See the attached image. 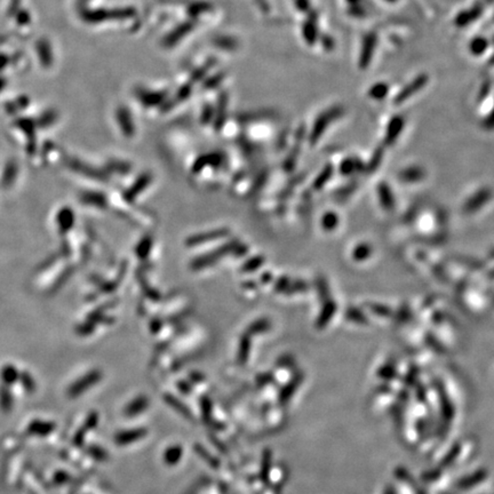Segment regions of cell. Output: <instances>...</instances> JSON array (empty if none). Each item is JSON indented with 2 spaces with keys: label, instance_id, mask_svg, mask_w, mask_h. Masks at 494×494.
<instances>
[{
  "label": "cell",
  "instance_id": "1",
  "mask_svg": "<svg viewBox=\"0 0 494 494\" xmlns=\"http://www.w3.org/2000/svg\"><path fill=\"white\" fill-rule=\"evenodd\" d=\"M238 243H239V241H237V240L228 241V243H226L225 245L221 246L220 249L213 251V252H211V253L205 254L203 256H199V258L195 259L193 262H191V265H190L191 269L200 270V269L209 267V265H212L215 262H217V261L222 259L225 255L232 253L234 250L236 249V246L238 245Z\"/></svg>",
  "mask_w": 494,
  "mask_h": 494
},
{
  "label": "cell",
  "instance_id": "2",
  "mask_svg": "<svg viewBox=\"0 0 494 494\" xmlns=\"http://www.w3.org/2000/svg\"><path fill=\"white\" fill-rule=\"evenodd\" d=\"M102 379V372L99 370H93L91 372L86 373L85 375L79 377V379L73 382V383L68 388V396L70 398H78L81 396L85 391L91 389L96 383H99Z\"/></svg>",
  "mask_w": 494,
  "mask_h": 494
},
{
  "label": "cell",
  "instance_id": "3",
  "mask_svg": "<svg viewBox=\"0 0 494 494\" xmlns=\"http://www.w3.org/2000/svg\"><path fill=\"white\" fill-rule=\"evenodd\" d=\"M148 435V430L144 428H136V429L119 431L115 435L114 441L119 446H125L133 444V443L142 440Z\"/></svg>",
  "mask_w": 494,
  "mask_h": 494
},
{
  "label": "cell",
  "instance_id": "4",
  "mask_svg": "<svg viewBox=\"0 0 494 494\" xmlns=\"http://www.w3.org/2000/svg\"><path fill=\"white\" fill-rule=\"evenodd\" d=\"M229 235V231L227 229H217V230H212L207 232H203V234H198L195 236L189 237L188 239L185 240L186 246H197L200 244L207 243V241L216 240L218 238H223V237H227Z\"/></svg>",
  "mask_w": 494,
  "mask_h": 494
},
{
  "label": "cell",
  "instance_id": "5",
  "mask_svg": "<svg viewBox=\"0 0 494 494\" xmlns=\"http://www.w3.org/2000/svg\"><path fill=\"white\" fill-rule=\"evenodd\" d=\"M151 181H152V175L150 173H143L142 175H140L139 179L134 182V184L124 194V198L126 202L128 203L134 202V199L138 197L142 190L146 189L147 186L150 184Z\"/></svg>",
  "mask_w": 494,
  "mask_h": 494
},
{
  "label": "cell",
  "instance_id": "6",
  "mask_svg": "<svg viewBox=\"0 0 494 494\" xmlns=\"http://www.w3.org/2000/svg\"><path fill=\"white\" fill-rule=\"evenodd\" d=\"M55 423L45 420H32L26 427V432L32 436L45 437L48 436L55 430Z\"/></svg>",
  "mask_w": 494,
  "mask_h": 494
},
{
  "label": "cell",
  "instance_id": "7",
  "mask_svg": "<svg viewBox=\"0 0 494 494\" xmlns=\"http://www.w3.org/2000/svg\"><path fill=\"white\" fill-rule=\"evenodd\" d=\"M149 407V398L147 396H139V397L134 398L132 402L126 405V407L124 408V416L128 418L136 417L139 414H141L143 411Z\"/></svg>",
  "mask_w": 494,
  "mask_h": 494
},
{
  "label": "cell",
  "instance_id": "8",
  "mask_svg": "<svg viewBox=\"0 0 494 494\" xmlns=\"http://www.w3.org/2000/svg\"><path fill=\"white\" fill-rule=\"evenodd\" d=\"M491 197H492L491 190L488 189L481 190L477 195H475L474 197L469 200L467 205H465L464 212H468V213L475 212V209H478L479 207H482L484 204L487 203V200Z\"/></svg>",
  "mask_w": 494,
  "mask_h": 494
},
{
  "label": "cell",
  "instance_id": "9",
  "mask_svg": "<svg viewBox=\"0 0 494 494\" xmlns=\"http://www.w3.org/2000/svg\"><path fill=\"white\" fill-rule=\"evenodd\" d=\"M162 398H164L165 403L169 405L170 407L175 409V411L178 412L179 414H181V416L184 417L185 419H188V420H194V416L191 414L190 409L186 407L185 405L182 402H181L179 398H176L175 396L171 395V394H165Z\"/></svg>",
  "mask_w": 494,
  "mask_h": 494
},
{
  "label": "cell",
  "instance_id": "10",
  "mask_svg": "<svg viewBox=\"0 0 494 494\" xmlns=\"http://www.w3.org/2000/svg\"><path fill=\"white\" fill-rule=\"evenodd\" d=\"M182 455H183L182 446L172 445L165 450L164 454H162V459H164V462L167 465H175L180 462L181 459H182Z\"/></svg>",
  "mask_w": 494,
  "mask_h": 494
},
{
  "label": "cell",
  "instance_id": "11",
  "mask_svg": "<svg viewBox=\"0 0 494 494\" xmlns=\"http://www.w3.org/2000/svg\"><path fill=\"white\" fill-rule=\"evenodd\" d=\"M0 377H2L3 385L11 387L13 385H15L16 382H18V377H20V372L17 371V369L12 364L5 365L2 371H0Z\"/></svg>",
  "mask_w": 494,
  "mask_h": 494
},
{
  "label": "cell",
  "instance_id": "12",
  "mask_svg": "<svg viewBox=\"0 0 494 494\" xmlns=\"http://www.w3.org/2000/svg\"><path fill=\"white\" fill-rule=\"evenodd\" d=\"M14 406L13 394L9 387L3 385L0 387V409L4 413H9Z\"/></svg>",
  "mask_w": 494,
  "mask_h": 494
},
{
  "label": "cell",
  "instance_id": "13",
  "mask_svg": "<svg viewBox=\"0 0 494 494\" xmlns=\"http://www.w3.org/2000/svg\"><path fill=\"white\" fill-rule=\"evenodd\" d=\"M251 351V335L247 333L241 335L240 341H239V349H238V357H237V361H238L239 365H245L247 361H249Z\"/></svg>",
  "mask_w": 494,
  "mask_h": 494
},
{
  "label": "cell",
  "instance_id": "14",
  "mask_svg": "<svg viewBox=\"0 0 494 494\" xmlns=\"http://www.w3.org/2000/svg\"><path fill=\"white\" fill-rule=\"evenodd\" d=\"M335 310H337V305H335L332 300L325 302L323 310H321L318 319H317V326H318V327H323V326L327 324L330 319L332 318L333 315L335 314Z\"/></svg>",
  "mask_w": 494,
  "mask_h": 494
},
{
  "label": "cell",
  "instance_id": "15",
  "mask_svg": "<svg viewBox=\"0 0 494 494\" xmlns=\"http://www.w3.org/2000/svg\"><path fill=\"white\" fill-rule=\"evenodd\" d=\"M58 218H59L60 229H61L62 232L69 231L70 228L72 227L73 222H74V215H73V213L71 212V209H70V208L62 209V211L60 212Z\"/></svg>",
  "mask_w": 494,
  "mask_h": 494
},
{
  "label": "cell",
  "instance_id": "16",
  "mask_svg": "<svg viewBox=\"0 0 494 494\" xmlns=\"http://www.w3.org/2000/svg\"><path fill=\"white\" fill-rule=\"evenodd\" d=\"M379 197L383 207L389 209V211L395 206V199L393 197V194H391L390 188L386 183H382L379 186Z\"/></svg>",
  "mask_w": 494,
  "mask_h": 494
},
{
  "label": "cell",
  "instance_id": "17",
  "mask_svg": "<svg viewBox=\"0 0 494 494\" xmlns=\"http://www.w3.org/2000/svg\"><path fill=\"white\" fill-rule=\"evenodd\" d=\"M94 205V206L105 207L106 206V198L102 194L97 193H85L81 195V203Z\"/></svg>",
  "mask_w": 494,
  "mask_h": 494
},
{
  "label": "cell",
  "instance_id": "18",
  "mask_svg": "<svg viewBox=\"0 0 494 494\" xmlns=\"http://www.w3.org/2000/svg\"><path fill=\"white\" fill-rule=\"evenodd\" d=\"M270 465H271V451L267 449L263 451L262 461H261V472H260L261 479H262L264 483H267L269 481V474H270V469H271Z\"/></svg>",
  "mask_w": 494,
  "mask_h": 494
},
{
  "label": "cell",
  "instance_id": "19",
  "mask_svg": "<svg viewBox=\"0 0 494 494\" xmlns=\"http://www.w3.org/2000/svg\"><path fill=\"white\" fill-rule=\"evenodd\" d=\"M300 380H301V375H297L286 387H284L283 390L281 391V395H279V400H281L282 404L286 403L287 400L291 398V396L297 388V386H299Z\"/></svg>",
  "mask_w": 494,
  "mask_h": 494
},
{
  "label": "cell",
  "instance_id": "20",
  "mask_svg": "<svg viewBox=\"0 0 494 494\" xmlns=\"http://www.w3.org/2000/svg\"><path fill=\"white\" fill-rule=\"evenodd\" d=\"M270 327H271V323H270L268 319H259V320H255L254 323H252L250 325V327L247 328L246 333L249 335L264 333L267 332V331H269Z\"/></svg>",
  "mask_w": 494,
  "mask_h": 494
},
{
  "label": "cell",
  "instance_id": "21",
  "mask_svg": "<svg viewBox=\"0 0 494 494\" xmlns=\"http://www.w3.org/2000/svg\"><path fill=\"white\" fill-rule=\"evenodd\" d=\"M18 381L22 386V388L24 389L26 394H34L37 388L36 381L34 377L31 376L30 373L28 372H22L20 373V377H18Z\"/></svg>",
  "mask_w": 494,
  "mask_h": 494
},
{
  "label": "cell",
  "instance_id": "22",
  "mask_svg": "<svg viewBox=\"0 0 494 494\" xmlns=\"http://www.w3.org/2000/svg\"><path fill=\"white\" fill-rule=\"evenodd\" d=\"M152 247V238L150 236L143 237L136 247V254L140 259H146Z\"/></svg>",
  "mask_w": 494,
  "mask_h": 494
},
{
  "label": "cell",
  "instance_id": "23",
  "mask_svg": "<svg viewBox=\"0 0 494 494\" xmlns=\"http://www.w3.org/2000/svg\"><path fill=\"white\" fill-rule=\"evenodd\" d=\"M195 450H196V452H197V454L200 456V458L204 459L205 462H207L213 468H215V469L218 468L220 462H218V461L215 458H214L212 454H209V452L207 450H205V447L200 446V445H196Z\"/></svg>",
  "mask_w": 494,
  "mask_h": 494
},
{
  "label": "cell",
  "instance_id": "24",
  "mask_svg": "<svg viewBox=\"0 0 494 494\" xmlns=\"http://www.w3.org/2000/svg\"><path fill=\"white\" fill-rule=\"evenodd\" d=\"M263 262H264V258H262V256H254V258L246 261L243 267H241V271L243 272L254 271V270L259 269L261 265L263 264Z\"/></svg>",
  "mask_w": 494,
  "mask_h": 494
},
{
  "label": "cell",
  "instance_id": "25",
  "mask_svg": "<svg viewBox=\"0 0 494 494\" xmlns=\"http://www.w3.org/2000/svg\"><path fill=\"white\" fill-rule=\"evenodd\" d=\"M87 453L90 454L93 459H95L97 461H101V462H103V461L108 460V453H106V451L102 449V447L97 446V445H92V446L88 447Z\"/></svg>",
  "mask_w": 494,
  "mask_h": 494
},
{
  "label": "cell",
  "instance_id": "26",
  "mask_svg": "<svg viewBox=\"0 0 494 494\" xmlns=\"http://www.w3.org/2000/svg\"><path fill=\"white\" fill-rule=\"evenodd\" d=\"M200 407H202L203 411V418L205 422H209L212 418V402L207 396H204V397L200 399Z\"/></svg>",
  "mask_w": 494,
  "mask_h": 494
},
{
  "label": "cell",
  "instance_id": "27",
  "mask_svg": "<svg viewBox=\"0 0 494 494\" xmlns=\"http://www.w3.org/2000/svg\"><path fill=\"white\" fill-rule=\"evenodd\" d=\"M332 173H333V170H332V167L331 166H327L326 169L321 172V174L318 176V178L316 179L315 181V184H314V188L315 189H320V188H323L324 184L327 182V181L331 179V176H332Z\"/></svg>",
  "mask_w": 494,
  "mask_h": 494
},
{
  "label": "cell",
  "instance_id": "28",
  "mask_svg": "<svg viewBox=\"0 0 494 494\" xmlns=\"http://www.w3.org/2000/svg\"><path fill=\"white\" fill-rule=\"evenodd\" d=\"M422 171H420L419 169H411V170H408V171H405L404 173L400 175V178H402L404 181H407V182H413V181H418V180H420L422 179Z\"/></svg>",
  "mask_w": 494,
  "mask_h": 494
},
{
  "label": "cell",
  "instance_id": "29",
  "mask_svg": "<svg viewBox=\"0 0 494 494\" xmlns=\"http://www.w3.org/2000/svg\"><path fill=\"white\" fill-rule=\"evenodd\" d=\"M97 423H99V414H97L95 411H93L86 417L83 427L85 428L87 431H90L94 429V428L97 426Z\"/></svg>",
  "mask_w": 494,
  "mask_h": 494
},
{
  "label": "cell",
  "instance_id": "30",
  "mask_svg": "<svg viewBox=\"0 0 494 494\" xmlns=\"http://www.w3.org/2000/svg\"><path fill=\"white\" fill-rule=\"evenodd\" d=\"M87 432L88 431L84 427L79 428V429L76 431V433H74L73 438H72V444L76 447H81L84 445V443H85V438H86Z\"/></svg>",
  "mask_w": 494,
  "mask_h": 494
},
{
  "label": "cell",
  "instance_id": "31",
  "mask_svg": "<svg viewBox=\"0 0 494 494\" xmlns=\"http://www.w3.org/2000/svg\"><path fill=\"white\" fill-rule=\"evenodd\" d=\"M371 252H372L371 246H369V245H361V246L357 247V249L355 250V252H353V258H355L356 260L366 259L367 256H369L371 254Z\"/></svg>",
  "mask_w": 494,
  "mask_h": 494
},
{
  "label": "cell",
  "instance_id": "32",
  "mask_svg": "<svg viewBox=\"0 0 494 494\" xmlns=\"http://www.w3.org/2000/svg\"><path fill=\"white\" fill-rule=\"evenodd\" d=\"M338 225V217L333 213L326 214L323 218V227L326 230H332Z\"/></svg>",
  "mask_w": 494,
  "mask_h": 494
},
{
  "label": "cell",
  "instance_id": "33",
  "mask_svg": "<svg viewBox=\"0 0 494 494\" xmlns=\"http://www.w3.org/2000/svg\"><path fill=\"white\" fill-rule=\"evenodd\" d=\"M291 282L292 281L288 277H285V276L281 277L276 282V284H275V291L277 293H285L287 291L288 286H290Z\"/></svg>",
  "mask_w": 494,
  "mask_h": 494
},
{
  "label": "cell",
  "instance_id": "34",
  "mask_svg": "<svg viewBox=\"0 0 494 494\" xmlns=\"http://www.w3.org/2000/svg\"><path fill=\"white\" fill-rule=\"evenodd\" d=\"M347 317L350 318L351 320L358 321V323H365L366 317L364 316L362 311L356 310V309H349L347 310Z\"/></svg>",
  "mask_w": 494,
  "mask_h": 494
},
{
  "label": "cell",
  "instance_id": "35",
  "mask_svg": "<svg viewBox=\"0 0 494 494\" xmlns=\"http://www.w3.org/2000/svg\"><path fill=\"white\" fill-rule=\"evenodd\" d=\"M70 475L65 472H58L54 475V483L57 485H63L67 482H69Z\"/></svg>",
  "mask_w": 494,
  "mask_h": 494
},
{
  "label": "cell",
  "instance_id": "36",
  "mask_svg": "<svg viewBox=\"0 0 494 494\" xmlns=\"http://www.w3.org/2000/svg\"><path fill=\"white\" fill-rule=\"evenodd\" d=\"M370 308L372 309L373 312H374V314H377V315H381V316H389L390 315V309L387 308V307H385V306L371 305Z\"/></svg>",
  "mask_w": 494,
  "mask_h": 494
},
{
  "label": "cell",
  "instance_id": "37",
  "mask_svg": "<svg viewBox=\"0 0 494 494\" xmlns=\"http://www.w3.org/2000/svg\"><path fill=\"white\" fill-rule=\"evenodd\" d=\"M93 328H94V323L88 320L86 324H83L78 327V333L80 335H87L91 334L93 332Z\"/></svg>",
  "mask_w": 494,
  "mask_h": 494
},
{
  "label": "cell",
  "instance_id": "38",
  "mask_svg": "<svg viewBox=\"0 0 494 494\" xmlns=\"http://www.w3.org/2000/svg\"><path fill=\"white\" fill-rule=\"evenodd\" d=\"M111 169L115 171H119L120 173H127V172L130 171V167L127 164H120V162L116 165H111Z\"/></svg>",
  "mask_w": 494,
  "mask_h": 494
},
{
  "label": "cell",
  "instance_id": "39",
  "mask_svg": "<svg viewBox=\"0 0 494 494\" xmlns=\"http://www.w3.org/2000/svg\"><path fill=\"white\" fill-rule=\"evenodd\" d=\"M178 387H179V389H180L181 391H182V393H184V394H186V395H188V394L190 393V390H191V387H190V385L185 383V382H179Z\"/></svg>",
  "mask_w": 494,
  "mask_h": 494
},
{
  "label": "cell",
  "instance_id": "40",
  "mask_svg": "<svg viewBox=\"0 0 494 494\" xmlns=\"http://www.w3.org/2000/svg\"><path fill=\"white\" fill-rule=\"evenodd\" d=\"M151 330H152V332L155 333V332H158L160 328V323L158 320H152V323H151Z\"/></svg>",
  "mask_w": 494,
  "mask_h": 494
},
{
  "label": "cell",
  "instance_id": "41",
  "mask_svg": "<svg viewBox=\"0 0 494 494\" xmlns=\"http://www.w3.org/2000/svg\"><path fill=\"white\" fill-rule=\"evenodd\" d=\"M203 374H199V373H193L191 374V379H193V381L195 382H199V381H202L204 380V376H202Z\"/></svg>",
  "mask_w": 494,
  "mask_h": 494
},
{
  "label": "cell",
  "instance_id": "42",
  "mask_svg": "<svg viewBox=\"0 0 494 494\" xmlns=\"http://www.w3.org/2000/svg\"><path fill=\"white\" fill-rule=\"evenodd\" d=\"M270 379H271V376H270V374H267V376H265V374H263V375H261L259 377L258 381L260 382V385H264V382H265V383H267V381H269Z\"/></svg>",
  "mask_w": 494,
  "mask_h": 494
},
{
  "label": "cell",
  "instance_id": "43",
  "mask_svg": "<svg viewBox=\"0 0 494 494\" xmlns=\"http://www.w3.org/2000/svg\"><path fill=\"white\" fill-rule=\"evenodd\" d=\"M270 279H271V275H270V273H264L263 276H262V281H263V282L265 281V283L269 282Z\"/></svg>",
  "mask_w": 494,
  "mask_h": 494
}]
</instances>
